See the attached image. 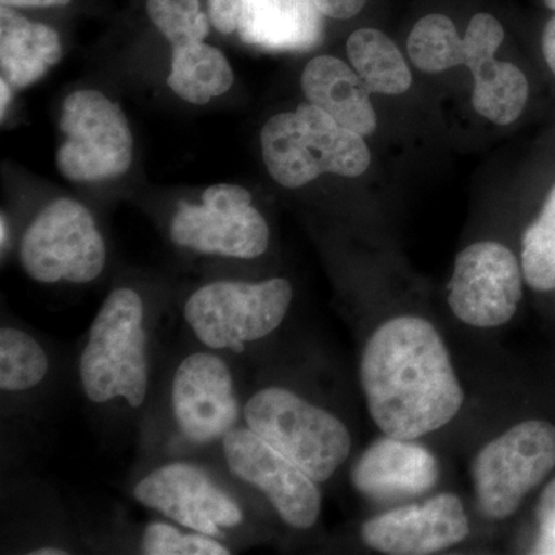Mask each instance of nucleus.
Listing matches in <instances>:
<instances>
[{
	"label": "nucleus",
	"mask_w": 555,
	"mask_h": 555,
	"mask_svg": "<svg viewBox=\"0 0 555 555\" xmlns=\"http://www.w3.org/2000/svg\"><path fill=\"white\" fill-rule=\"evenodd\" d=\"M320 16L313 0H243L238 33L262 49H309L320 38Z\"/></svg>",
	"instance_id": "4be33fe9"
},
{
	"label": "nucleus",
	"mask_w": 555,
	"mask_h": 555,
	"mask_svg": "<svg viewBox=\"0 0 555 555\" xmlns=\"http://www.w3.org/2000/svg\"><path fill=\"white\" fill-rule=\"evenodd\" d=\"M11 246V224L10 219L7 217L5 211L0 215V251H2V259L9 254Z\"/></svg>",
	"instance_id": "473e14b6"
},
{
	"label": "nucleus",
	"mask_w": 555,
	"mask_h": 555,
	"mask_svg": "<svg viewBox=\"0 0 555 555\" xmlns=\"http://www.w3.org/2000/svg\"><path fill=\"white\" fill-rule=\"evenodd\" d=\"M222 465L257 492L292 531L317 528L323 511L320 483L247 426L230 430L218 452Z\"/></svg>",
	"instance_id": "ddd939ff"
},
{
	"label": "nucleus",
	"mask_w": 555,
	"mask_h": 555,
	"mask_svg": "<svg viewBox=\"0 0 555 555\" xmlns=\"http://www.w3.org/2000/svg\"><path fill=\"white\" fill-rule=\"evenodd\" d=\"M408 54L422 72H447L465 62V42L449 17L427 14L409 35Z\"/></svg>",
	"instance_id": "393cba45"
},
{
	"label": "nucleus",
	"mask_w": 555,
	"mask_h": 555,
	"mask_svg": "<svg viewBox=\"0 0 555 555\" xmlns=\"http://www.w3.org/2000/svg\"><path fill=\"white\" fill-rule=\"evenodd\" d=\"M64 49L60 33L27 20L10 7L0 9V68L13 89L24 90L60 64Z\"/></svg>",
	"instance_id": "412c9836"
},
{
	"label": "nucleus",
	"mask_w": 555,
	"mask_h": 555,
	"mask_svg": "<svg viewBox=\"0 0 555 555\" xmlns=\"http://www.w3.org/2000/svg\"><path fill=\"white\" fill-rule=\"evenodd\" d=\"M306 100L323 109L347 130L369 137L377 129V113L372 107L366 82L352 65L334 56H317L301 76Z\"/></svg>",
	"instance_id": "aec40b11"
},
{
	"label": "nucleus",
	"mask_w": 555,
	"mask_h": 555,
	"mask_svg": "<svg viewBox=\"0 0 555 555\" xmlns=\"http://www.w3.org/2000/svg\"><path fill=\"white\" fill-rule=\"evenodd\" d=\"M75 509L80 534L89 553L138 555H230L232 547L211 537L156 516L149 521H134L124 511L93 520Z\"/></svg>",
	"instance_id": "a211bd4d"
},
{
	"label": "nucleus",
	"mask_w": 555,
	"mask_h": 555,
	"mask_svg": "<svg viewBox=\"0 0 555 555\" xmlns=\"http://www.w3.org/2000/svg\"><path fill=\"white\" fill-rule=\"evenodd\" d=\"M177 292L118 281L80 338L76 385L105 438L137 437L177 332Z\"/></svg>",
	"instance_id": "f257e3e1"
},
{
	"label": "nucleus",
	"mask_w": 555,
	"mask_h": 555,
	"mask_svg": "<svg viewBox=\"0 0 555 555\" xmlns=\"http://www.w3.org/2000/svg\"><path fill=\"white\" fill-rule=\"evenodd\" d=\"M17 259L35 283L87 286L107 270V241L89 207L73 198H56L22 230Z\"/></svg>",
	"instance_id": "9d476101"
},
{
	"label": "nucleus",
	"mask_w": 555,
	"mask_h": 555,
	"mask_svg": "<svg viewBox=\"0 0 555 555\" xmlns=\"http://www.w3.org/2000/svg\"><path fill=\"white\" fill-rule=\"evenodd\" d=\"M11 89H13V87H11L5 79H0V93H2V112L0 113H2V119H5V108L9 107L10 104Z\"/></svg>",
	"instance_id": "72a5a7b5"
},
{
	"label": "nucleus",
	"mask_w": 555,
	"mask_h": 555,
	"mask_svg": "<svg viewBox=\"0 0 555 555\" xmlns=\"http://www.w3.org/2000/svg\"><path fill=\"white\" fill-rule=\"evenodd\" d=\"M126 489L134 503L155 516L217 539L235 554L272 534L270 518L275 514L222 465L218 454L133 466Z\"/></svg>",
	"instance_id": "20e7f679"
},
{
	"label": "nucleus",
	"mask_w": 555,
	"mask_h": 555,
	"mask_svg": "<svg viewBox=\"0 0 555 555\" xmlns=\"http://www.w3.org/2000/svg\"><path fill=\"white\" fill-rule=\"evenodd\" d=\"M3 7L10 9H56L68 5L72 0H0Z\"/></svg>",
	"instance_id": "7c9ffc66"
},
{
	"label": "nucleus",
	"mask_w": 555,
	"mask_h": 555,
	"mask_svg": "<svg viewBox=\"0 0 555 555\" xmlns=\"http://www.w3.org/2000/svg\"><path fill=\"white\" fill-rule=\"evenodd\" d=\"M350 65L372 93L401 94L412 83V73L403 54L385 33L360 28L347 40Z\"/></svg>",
	"instance_id": "b1692460"
},
{
	"label": "nucleus",
	"mask_w": 555,
	"mask_h": 555,
	"mask_svg": "<svg viewBox=\"0 0 555 555\" xmlns=\"http://www.w3.org/2000/svg\"><path fill=\"white\" fill-rule=\"evenodd\" d=\"M542 49L547 67L555 75V16L547 22L545 31H543Z\"/></svg>",
	"instance_id": "2f4dec72"
},
{
	"label": "nucleus",
	"mask_w": 555,
	"mask_h": 555,
	"mask_svg": "<svg viewBox=\"0 0 555 555\" xmlns=\"http://www.w3.org/2000/svg\"><path fill=\"white\" fill-rule=\"evenodd\" d=\"M440 466L416 440L385 436L369 444L352 469L357 492L375 503H397L427 494L438 483Z\"/></svg>",
	"instance_id": "6ab92c4d"
},
{
	"label": "nucleus",
	"mask_w": 555,
	"mask_h": 555,
	"mask_svg": "<svg viewBox=\"0 0 555 555\" xmlns=\"http://www.w3.org/2000/svg\"><path fill=\"white\" fill-rule=\"evenodd\" d=\"M243 0H208L211 27L221 35L238 31Z\"/></svg>",
	"instance_id": "c85d7f7f"
},
{
	"label": "nucleus",
	"mask_w": 555,
	"mask_h": 555,
	"mask_svg": "<svg viewBox=\"0 0 555 555\" xmlns=\"http://www.w3.org/2000/svg\"><path fill=\"white\" fill-rule=\"evenodd\" d=\"M547 9L555 11V0H545Z\"/></svg>",
	"instance_id": "f704fd0d"
},
{
	"label": "nucleus",
	"mask_w": 555,
	"mask_h": 555,
	"mask_svg": "<svg viewBox=\"0 0 555 555\" xmlns=\"http://www.w3.org/2000/svg\"><path fill=\"white\" fill-rule=\"evenodd\" d=\"M521 269L534 291H555V184L521 238Z\"/></svg>",
	"instance_id": "a878e982"
},
{
	"label": "nucleus",
	"mask_w": 555,
	"mask_h": 555,
	"mask_svg": "<svg viewBox=\"0 0 555 555\" xmlns=\"http://www.w3.org/2000/svg\"><path fill=\"white\" fill-rule=\"evenodd\" d=\"M2 554H89L75 509L51 486L16 473L2 477Z\"/></svg>",
	"instance_id": "4468645a"
},
{
	"label": "nucleus",
	"mask_w": 555,
	"mask_h": 555,
	"mask_svg": "<svg viewBox=\"0 0 555 555\" xmlns=\"http://www.w3.org/2000/svg\"><path fill=\"white\" fill-rule=\"evenodd\" d=\"M535 517L537 539L532 553L555 555V478L543 489Z\"/></svg>",
	"instance_id": "cd10ccee"
},
{
	"label": "nucleus",
	"mask_w": 555,
	"mask_h": 555,
	"mask_svg": "<svg viewBox=\"0 0 555 555\" xmlns=\"http://www.w3.org/2000/svg\"><path fill=\"white\" fill-rule=\"evenodd\" d=\"M56 167L69 182L91 184L126 175L133 164L134 141L118 102L100 90H76L62 104Z\"/></svg>",
	"instance_id": "9b49d317"
},
{
	"label": "nucleus",
	"mask_w": 555,
	"mask_h": 555,
	"mask_svg": "<svg viewBox=\"0 0 555 555\" xmlns=\"http://www.w3.org/2000/svg\"><path fill=\"white\" fill-rule=\"evenodd\" d=\"M261 153L270 177L286 189L305 188L324 173L361 177L371 164L364 137L310 102L264 124Z\"/></svg>",
	"instance_id": "6e6552de"
},
{
	"label": "nucleus",
	"mask_w": 555,
	"mask_h": 555,
	"mask_svg": "<svg viewBox=\"0 0 555 555\" xmlns=\"http://www.w3.org/2000/svg\"><path fill=\"white\" fill-rule=\"evenodd\" d=\"M503 39L502 24L488 13L476 14L463 38V65L474 76V108L496 126H507L520 118L529 98L525 73L517 65L495 60Z\"/></svg>",
	"instance_id": "f3484780"
},
{
	"label": "nucleus",
	"mask_w": 555,
	"mask_h": 555,
	"mask_svg": "<svg viewBox=\"0 0 555 555\" xmlns=\"http://www.w3.org/2000/svg\"><path fill=\"white\" fill-rule=\"evenodd\" d=\"M65 377L60 350L22 321H0V426L2 476L16 473L38 447Z\"/></svg>",
	"instance_id": "0eeeda50"
},
{
	"label": "nucleus",
	"mask_w": 555,
	"mask_h": 555,
	"mask_svg": "<svg viewBox=\"0 0 555 555\" xmlns=\"http://www.w3.org/2000/svg\"><path fill=\"white\" fill-rule=\"evenodd\" d=\"M469 532L462 500L447 492L369 518L361 526V540L382 554L430 555L459 545Z\"/></svg>",
	"instance_id": "dca6fc26"
},
{
	"label": "nucleus",
	"mask_w": 555,
	"mask_h": 555,
	"mask_svg": "<svg viewBox=\"0 0 555 555\" xmlns=\"http://www.w3.org/2000/svg\"><path fill=\"white\" fill-rule=\"evenodd\" d=\"M554 467V425L528 420L509 427L474 459L470 473L480 513L489 520L514 516Z\"/></svg>",
	"instance_id": "f8f14e48"
},
{
	"label": "nucleus",
	"mask_w": 555,
	"mask_h": 555,
	"mask_svg": "<svg viewBox=\"0 0 555 555\" xmlns=\"http://www.w3.org/2000/svg\"><path fill=\"white\" fill-rule=\"evenodd\" d=\"M171 51L167 86L182 101L204 105L232 89L235 80L232 65L217 47L203 40Z\"/></svg>",
	"instance_id": "5701e85b"
},
{
	"label": "nucleus",
	"mask_w": 555,
	"mask_h": 555,
	"mask_svg": "<svg viewBox=\"0 0 555 555\" xmlns=\"http://www.w3.org/2000/svg\"><path fill=\"white\" fill-rule=\"evenodd\" d=\"M247 383V363L199 346L177 328L134 437L133 466L217 455L230 430L243 425Z\"/></svg>",
	"instance_id": "f03ea898"
},
{
	"label": "nucleus",
	"mask_w": 555,
	"mask_h": 555,
	"mask_svg": "<svg viewBox=\"0 0 555 555\" xmlns=\"http://www.w3.org/2000/svg\"><path fill=\"white\" fill-rule=\"evenodd\" d=\"M318 11L332 20H350L363 10L366 0H313Z\"/></svg>",
	"instance_id": "c756f323"
},
{
	"label": "nucleus",
	"mask_w": 555,
	"mask_h": 555,
	"mask_svg": "<svg viewBox=\"0 0 555 555\" xmlns=\"http://www.w3.org/2000/svg\"><path fill=\"white\" fill-rule=\"evenodd\" d=\"M243 425L318 483H327L352 454L353 438L337 412L302 389L248 364Z\"/></svg>",
	"instance_id": "423d86ee"
},
{
	"label": "nucleus",
	"mask_w": 555,
	"mask_h": 555,
	"mask_svg": "<svg viewBox=\"0 0 555 555\" xmlns=\"http://www.w3.org/2000/svg\"><path fill=\"white\" fill-rule=\"evenodd\" d=\"M369 414L385 436L416 440L451 423L465 403L443 338L425 318L401 315L372 332L361 352Z\"/></svg>",
	"instance_id": "7ed1b4c3"
},
{
	"label": "nucleus",
	"mask_w": 555,
	"mask_h": 555,
	"mask_svg": "<svg viewBox=\"0 0 555 555\" xmlns=\"http://www.w3.org/2000/svg\"><path fill=\"white\" fill-rule=\"evenodd\" d=\"M294 286L283 276H215L177 297L178 331L199 346L250 363L286 323Z\"/></svg>",
	"instance_id": "39448f33"
},
{
	"label": "nucleus",
	"mask_w": 555,
	"mask_h": 555,
	"mask_svg": "<svg viewBox=\"0 0 555 555\" xmlns=\"http://www.w3.org/2000/svg\"><path fill=\"white\" fill-rule=\"evenodd\" d=\"M171 246L217 262H257L268 255L272 230L254 195L243 185L215 184L198 203L181 199L166 222Z\"/></svg>",
	"instance_id": "1a4fd4ad"
},
{
	"label": "nucleus",
	"mask_w": 555,
	"mask_h": 555,
	"mask_svg": "<svg viewBox=\"0 0 555 555\" xmlns=\"http://www.w3.org/2000/svg\"><path fill=\"white\" fill-rule=\"evenodd\" d=\"M524 280V269L509 248L495 241L470 244L456 255L449 308L469 326H503L517 313Z\"/></svg>",
	"instance_id": "2eb2a0df"
},
{
	"label": "nucleus",
	"mask_w": 555,
	"mask_h": 555,
	"mask_svg": "<svg viewBox=\"0 0 555 555\" xmlns=\"http://www.w3.org/2000/svg\"><path fill=\"white\" fill-rule=\"evenodd\" d=\"M145 10L171 49L203 42L210 31V17L201 9L199 0H147Z\"/></svg>",
	"instance_id": "bb28decb"
}]
</instances>
